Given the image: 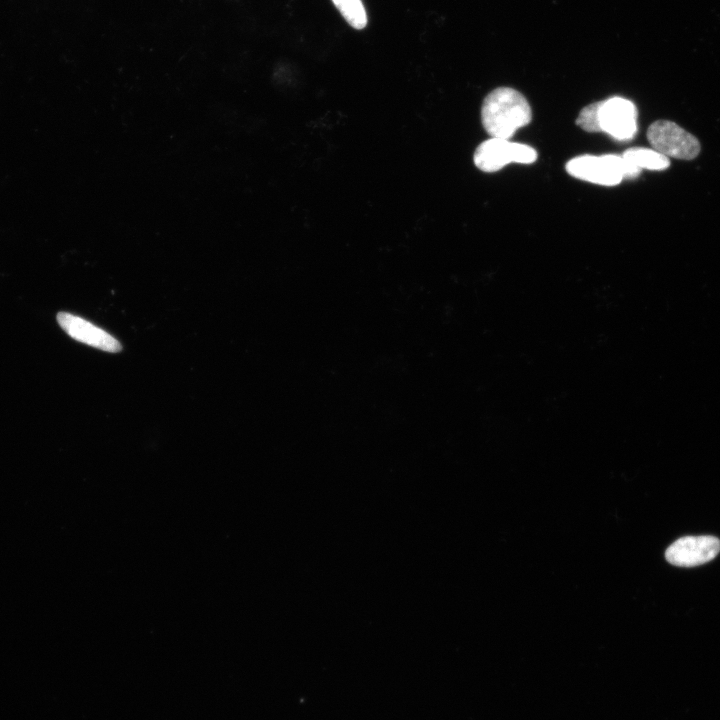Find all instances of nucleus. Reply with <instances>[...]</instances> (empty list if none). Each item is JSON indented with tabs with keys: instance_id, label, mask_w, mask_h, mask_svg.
<instances>
[{
	"instance_id": "f257e3e1",
	"label": "nucleus",
	"mask_w": 720,
	"mask_h": 720,
	"mask_svg": "<svg viewBox=\"0 0 720 720\" xmlns=\"http://www.w3.org/2000/svg\"><path fill=\"white\" fill-rule=\"evenodd\" d=\"M532 119L531 107L517 90L499 87L491 91L481 107V121L486 132L494 138H511L517 129Z\"/></svg>"
},
{
	"instance_id": "f03ea898",
	"label": "nucleus",
	"mask_w": 720,
	"mask_h": 720,
	"mask_svg": "<svg viewBox=\"0 0 720 720\" xmlns=\"http://www.w3.org/2000/svg\"><path fill=\"white\" fill-rule=\"evenodd\" d=\"M566 171L577 179L603 186H614L623 179L638 176L622 155L616 154L577 156L567 162Z\"/></svg>"
},
{
	"instance_id": "7ed1b4c3",
	"label": "nucleus",
	"mask_w": 720,
	"mask_h": 720,
	"mask_svg": "<svg viewBox=\"0 0 720 720\" xmlns=\"http://www.w3.org/2000/svg\"><path fill=\"white\" fill-rule=\"evenodd\" d=\"M537 152L531 146L494 138L480 143L473 156L476 167L484 172H496L510 163L531 164Z\"/></svg>"
},
{
	"instance_id": "20e7f679",
	"label": "nucleus",
	"mask_w": 720,
	"mask_h": 720,
	"mask_svg": "<svg viewBox=\"0 0 720 720\" xmlns=\"http://www.w3.org/2000/svg\"><path fill=\"white\" fill-rule=\"evenodd\" d=\"M647 139L654 150L668 158L692 160L700 152L698 139L668 120L653 122L647 130Z\"/></svg>"
},
{
	"instance_id": "39448f33",
	"label": "nucleus",
	"mask_w": 720,
	"mask_h": 720,
	"mask_svg": "<svg viewBox=\"0 0 720 720\" xmlns=\"http://www.w3.org/2000/svg\"><path fill=\"white\" fill-rule=\"evenodd\" d=\"M598 127L613 139L631 140L637 132V109L633 102L622 97L598 101Z\"/></svg>"
},
{
	"instance_id": "423d86ee",
	"label": "nucleus",
	"mask_w": 720,
	"mask_h": 720,
	"mask_svg": "<svg viewBox=\"0 0 720 720\" xmlns=\"http://www.w3.org/2000/svg\"><path fill=\"white\" fill-rule=\"evenodd\" d=\"M720 552V540L714 536H685L673 542L665 552L675 566L694 567L713 560Z\"/></svg>"
},
{
	"instance_id": "0eeeda50",
	"label": "nucleus",
	"mask_w": 720,
	"mask_h": 720,
	"mask_svg": "<svg viewBox=\"0 0 720 720\" xmlns=\"http://www.w3.org/2000/svg\"><path fill=\"white\" fill-rule=\"evenodd\" d=\"M57 321L73 339L107 352H119L120 342L112 335L92 323L67 312H59Z\"/></svg>"
},
{
	"instance_id": "6e6552de",
	"label": "nucleus",
	"mask_w": 720,
	"mask_h": 720,
	"mask_svg": "<svg viewBox=\"0 0 720 720\" xmlns=\"http://www.w3.org/2000/svg\"><path fill=\"white\" fill-rule=\"evenodd\" d=\"M627 165L638 175L642 169L664 170L670 165L669 158L656 150L642 147H633L622 154Z\"/></svg>"
},
{
	"instance_id": "1a4fd4ad",
	"label": "nucleus",
	"mask_w": 720,
	"mask_h": 720,
	"mask_svg": "<svg viewBox=\"0 0 720 720\" xmlns=\"http://www.w3.org/2000/svg\"><path fill=\"white\" fill-rule=\"evenodd\" d=\"M347 23L355 29L367 25V14L361 0H332Z\"/></svg>"
}]
</instances>
